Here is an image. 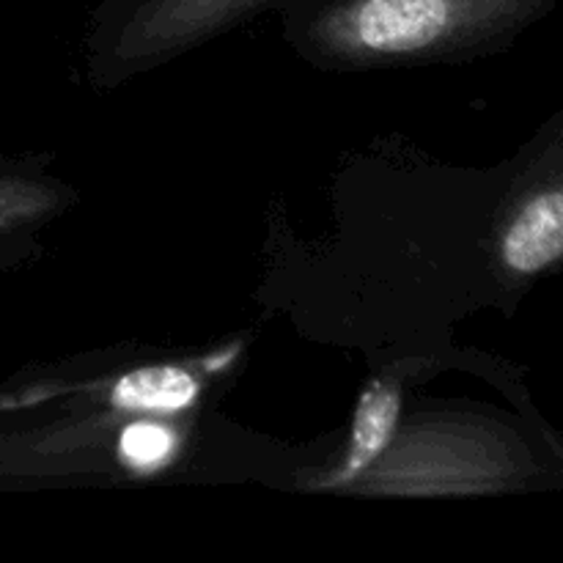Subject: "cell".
<instances>
[{"instance_id":"1","label":"cell","mask_w":563,"mask_h":563,"mask_svg":"<svg viewBox=\"0 0 563 563\" xmlns=\"http://www.w3.org/2000/svg\"><path fill=\"white\" fill-rule=\"evenodd\" d=\"M555 0H319L308 47L339 60L423 58L504 36Z\"/></svg>"},{"instance_id":"2","label":"cell","mask_w":563,"mask_h":563,"mask_svg":"<svg viewBox=\"0 0 563 563\" xmlns=\"http://www.w3.org/2000/svg\"><path fill=\"white\" fill-rule=\"evenodd\" d=\"M275 0H126L113 55L121 64H146L192 47Z\"/></svg>"},{"instance_id":"3","label":"cell","mask_w":563,"mask_h":563,"mask_svg":"<svg viewBox=\"0 0 563 563\" xmlns=\"http://www.w3.org/2000/svg\"><path fill=\"white\" fill-rule=\"evenodd\" d=\"M563 253V190L537 192L515 214L509 229L500 236V264L511 275L531 278L553 267Z\"/></svg>"},{"instance_id":"4","label":"cell","mask_w":563,"mask_h":563,"mask_svg":"<svg viewBox=\"0 0 563 563\" xmlns=\"http://www.w3.org/2000/svg\"><path fill=\"white\" fill-rule=\"evenodd\" d=\"M396 418H399V390L388 388V385H374L372 390L363 394L346 462L341 473H335V482L344 484L361 478L374 462H379L394 438Z\"/></svg>"},{"instance_id":"5","label":"cell","mask_w":563,"mask_h":563,"mask_svg":"<svg viewBox=\"0 0 563 563\" xmlns=\"http://www.w3.org/2000/svg\"><path fill=\"white\" fill-rule=\"evenodd\" d=\"M198 396V383L187 368L152 366L124 374L113 388V405L130 412H179Z\"/></svg>"},{"instance_id":"6","label":"cell","mask_w":563,"mask_h":563,"mask_svg":"<svg viewBox=\"0 0 563 563\" xmlns=\"http://www.w3.org/2000/svg\"><path fill=\"white\" fill-rule=\"evenodd\" d=\"M170 451H174V438L157 423H132L121 434V456L137 471L163 465Z\"/></svg>"},{"instance_id":"7","label":"cell","mask_w":563,"mask_h":563,"mask_svg":"<svg viewBox=\"0 0 563 563\" xmlns=\"http://www.w3.org/2000/svg\"><path fill=\"white\" fill-rule=\"evenodd\" d=\"M38 209V190L31 185H22L20 179L0 174V234L14 229L20 220L31 218Z\"/></svg>"}]
</instances>
